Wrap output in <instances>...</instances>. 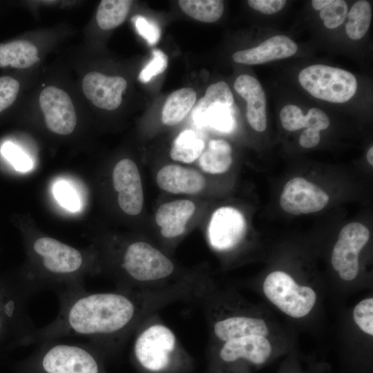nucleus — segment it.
<instances>
[{
  "instance_id": "obj_19",
  "label": "nucleus",
  "mask_w": 373,
  "mask_h": 373,
  "mask_svg": "<svg viewBox=\"0 0 373 373\" xmlns=\"http://www.w3.org/2000/svg\"><path fill=\"white\" fill-rule=\"evenodd\" d=\"M269 332L263 319L248 316L229 317L214 325L215 334L224 341L252 335L266 336Z\"/></svg>"
},
{
  "instance_id": "obj_36",
  "label": "nucleus",
  "mask_w": 373,
  "mask_h": 373,
  "mask_svg": "<svg viewBox=\"0 0 373 373\" xmlns=\"http://www.w3.org/2000/svg\"><path fill=\"white\" fill-rule=\"evenodd\" d=\"M19 90L17 80L8 76L0 77V113L15 102Z\"/></svg>"
},
{
  "instance_id": "obj_7",
  "label": "nucleus",
  "mask_w": 373,
  "mask_h": 373,
  "mask_svg": "<svg viewBox=\"0 0 373 373\" xmlns=\"http://www.w3.org/2000/svg\"><path fill=\"white\" fill-rule=\"evenodd\" d=\"M175 347L173 332L162 325H155L142 332L134 345V354L141 366L150 372L166 370Z\"/></svg>"
},
{
  "instance_id": "obj_21",
  "label": "nucleus",
  "mask_w": 373,
  "mask_h": 373,
  "mask_svg": "<svg viewBox=\"0 0 373 373\" xmlns=\"http://www.w3.org/2000/svg\"><path fill=\"white\" fill-rule=\"evenodd\" d=\"M231 146L224 140H211L199 157L202 170L211 174L228 171L231 163Z\"/></svg>"
},
{
  "instance_id": "obj_28",
  "label": "nucleus",
  "mask_w": 373,
  "mask_h": 373,
  "mask_svg": "<svg viewBox=\"0 0 373 373\" xmlns=\"http://www.w3.org/2000/svg\"><path fill=\"white\" fill-rule=\"evenodd\" d=\"M372 17L371 6L367 1L354 3L349 13L345 26L347 36L354 40L361 39L369 29Z\"/></svg>"
},
{
  "instance_id": "obj_30",
  "label": "nucleus",
  "mask_w": 373,
  "mask_h": 373,
  "mask_svg": "<svg viewBox=\"0 0 373 373\" xmlns=\"http://www.w3.org/2000/svg\"><path fill=\"white\" fill-rule=\"evenodd\" d=\"M347 15V5L345 1H333L320 11V17L326 28L333 29L345 21Z\"/></svg>"
},
{
  "instance_id": "obj_18",
  "label": "nucleus",
  "mask_w": 373,
  "mask_h": 373,
  "mask_svg": "<svg viewBox=\"0 0 373 373\" xmlns=\"http://www.w3.org/2000/svg\"><path fill=\"white\" fill-rule=\"evenodd\" d=\"M195 210V204L189 200H177L161 204L155 217L157 224L161 228V234L167 238L183 234Z\"/></svg>"
},
{
  "instance_id": "obj_3",
  "label": "nucleus",
  "mask_w": 373,
  "mask_h": 373,
  "mask_svg": "<svg viewBox=\"0 0 373 373\" xmlns=\"http://www.w3.org/2000/svg\"><path fill=\"white\" fill-rule=\"evenodd\" d=\"M39 344L32 358L35 373H102L92 345L59 340Z\"/></svg>"
},
{
  "instance_id": "obj_16",
  "label": "nucleus",
  "mask_w": 373,
  "mask_h": 373,
  "mask_svg": "<svg viewBox=\"0 0 373 373\" xmlns=\"http://www.w3.org/2000/svg\"><path fill=\"white\" fill-rule=\"evenodd\" d=\"M297 50V44L287 36L276 35L256 47L234 52L232 58L237 63L260 64L289 57Z\"/></svg>"
},
{
  "instance_id": "obj_25",
  "label": "nucleus",
  "mask_w": 373,
  "mask_h": 373,
  "mask_svg": "<svg viewBox=\"0 0 373 373\" xmlns=\"http://www.w3.org/2000/svg\"><path fill=\"white\" fill-rule=\"evenodd\" d=\"M198 126H209L221 133H229L236 127L231 106L216 104L193 120Z\"/></svg>"
},
{
  "instance_id": "obj_4",
  "label": "nucleus",
  "mask_w": 373,
  "mask_h": 373,
  "mask_svg": "<svg viewBox=\"0 0 373 373\" xmlns=\"http://www.w3.org/2000/svg\"><path fill=\"white\" fill-rule=\"evenodd\" d=\"M302 87L316 98L344 103L356 93L357 81L347 70L323 64L303 68L298 75Z\"/></svg>"
},
{
  "instance_id": "obj_42",
  "label": "nucleus",
  "mask_w": 373,
  "mask_h": 373,
  "mask_svg": "<svg viewBox=\"0 0 373 373\" xmlns=\"http://www.w3.org/2000/svg\"><path fill=\"white\" fill-rule=\"evenodd\" d=\"M3 320H2L1 318V317H0V334L2 332V327H3Z\"/></svg>"
},
{
  "instance_id": "obj_15",
  "label": "nucleus",
  "mask_w": 373,
  "mask_h": 373,
  "mask_svg": "<svg viewBox=\"0 0 373 373\" xmlns=\"http://www.w3.org/2000/svg\"><path fill=\"white\" fill-rule=\"evenodd\" d=\"M158 186L174 194H196L206 184L204 177L197 170L177 164L163 166L156 176Z\"/></svg>"
},
{
  "instance_id": "obj_34",
  "label": "nucleus",
  "mask_w": 373,
  "mask_h": 373,
  "mask_svg": "<svg viewBox=\"0 0 373 373\" xmlns=\"http://www.w3.org/2000/svg\"><path fill=\"white\" fill-rule=\"evenodd\" d=\"M55 198L59 204L71 211L80 207L79 200L73 188L65 181L57 182L53 188Z\"/></svg>"
},
{
  "instance_id": "obj_26",
  "label": "nucleus",
  "mask_w": 373,
  "mask_h": 373,
  "mask_svg": "<svg viewBox=\"0 0 373 373\" xmlns=\"http://www.w3.org/2000/svg\"><path fill=\"white\" fill-rule=\"evenodd\" d=\"M182 10L191 17L205 23L216 21L224 11V3L220 0H180Z\"/></svg>"
},
{
  "instance_id": "obj_22",
  "label": "nucleus",
  "mask_w": 373,
  "mask_h": 373,
  "mask_svg": "<svg viewBox=\"0 0 373 373\" xmlns=\"http://www.w3.org/2000/svg\"><path fill=\"white\" fill-rule=\"evenodd\" d=\"M196 101V93L192 88H183L173 92L166 99L162 113V121L167 126L181 122Z\"/></svg>"
},
{
  "instance_id": "obj_23",
  "label": "nucleus",
  "mask_w": 373,
  "mask_h": 373,
  "mask_svg": "<svg viewBox=\"0 0 373 373\" xmlns=\"http://www.w3.org/2000/svg\"><path fill=\"white\" fill-rule=\"evenodd\" d=\"M204 148V141L195 132L184 130L173 140L170 155L175 161L191 163L199 158Z\"/></svg>"
},
{
  "instance_id": "obj_17",
  "label": "nucleus",
  "mask_w": 373,
  "mask_h": 373,
  "mask_svg": "<svg viewBox=\"0 0 373 373\" xmlns=\"http://www.w3.org/2000/svg\"><path fill=\"white\" fill-rule=\"evenodd\" d=\"M236 91L247 102V119L256 131L267 128L266 99L264 90L255 77L241 75L234 83Z\"/></svg>"
},
{
  "instance_id": "obj_41",
  "label": "nucleus",
  "mask_w": 373,
  "mask_h": 373,
  "mask_svg": "<svg viewBox=\"0 0 373 373\" xmlns=\"http://www.w3.org/2000/svg\"><path fill=\"white\" fill-rule=\"evenodd\" d=\"M373 147L371 146L367 153V160L369 164L371 165H373Z\"/></svg>"
},
{
  "instance_id": "obj_9",
  "label": "nucleus",
  "mask_w": 373,
  "mask_h": 373,
  "mask_svg": "<svg viewBox=\"0 0 373 373\" xmlns=\"http://www.w3.org/2000/svg\"><path fill=\"white\" fill-rule=\"evenodd\" d=\"M274 356L269 341L263 336H247L226 341L219 352L224 365L236 367L243 363L245 367H260Z\"/></svg>"
},
{
  "instance_id": "obj_32",
  "label": "nucleus",
  "mask_w": 373,
  "mask_h": 373,
  "mask_svg": "<svg viewBox=\"0 0 373 373\" xmlns=\"http://www.w3.org/2000/svg\"><path fill=\"white\" fill-rule=\"evenodd\" d=\"M1 153L19 171L24 172L32 167L30 157L20 148L10 142H5L1 147Z\"/></svg>"
},
{
  "instance_id": "obj_24",
  "label": "nucleus",
  "mask_w": 373,
  "mask_h": 373,
  "mask_svg": "<svg viewBox=\"0 0 373 373\" xmlns=\"http://www.w3.org/2000/svg\"><path fill=\"white\" fill-rule=\"evenodd\" d=\"M132 4L129 0H103L99 5L96 19L103 30L113 29L123 23Z\"/></svg>"
},
{
  "instance_id": "obj_39",
  "label": "nucleus",
  "mask_w": 373,
  "mask_h": 373,
  "mask_svg": "<svg viewBox=\"0 0 373 373\" xmlns=\"http://www.w3.org/2000/svg\"><path fill=\"white\" fill-rule=\"evenodd\" d=\"M320 140V131L306 128L300 136L299 144L304 148L309 149L317 146Z\"/></svg>"
},
{
  "instance_id": "obj_5",
  "label": "nucleus",
  "mask_w": 373,
  "mask_h": 373,
  "mask_svg": "<svg viewBox=\"0 0 373 373\" xmlns=\"http://www.w3.org/2000/svg\"><path fill=\"white\" fill-rule=\"evenodd\" d=\"M262 289L272 304L294 318L308 315L316 304V294L312 287L298 285L289 274L282 271L268 274Z\"/></svg>"
},
{
  "instance_id": "obj_38",
  "label": "nucleus",
  "mask_w": 373,
  "mask_h": 373,
  "mask_svg": "<svg viewBox=\"0 0 373 373\" xmlns=\"http://www.w3.org/2000/svg\"><path fill=\"white\" fill-rule=\"evenodd\" d=\"M249 6L263 14L271 15L281 10L286 4L285 0H249Z\"/></svg>"
},
{
  "instance_id": "obj_10",
  "label": "nucleus",
  "mask_w": 373,
  "mask_h": 373,
  "mask_svg": "<svg viewBox=\"0 0 373 373\" xmlns=\"http://www.w3.org/2000/svg\"><path fill=\"white\" fill-rule=\"evenodd\" d=\"M39 105L46 124L51 131L62 135L73 133L77 115L67 93L54 86H47L40 93Z\"/></svg>"
},
{
  "instance_id": "obj_6",
  "label": "nucleus",
  "mask_w": 373,
  "mask_h": 373,
  "mask_svg": "<svg viewBox=\"0 0 373 373\" xmlns=\"http://www.w3.org/2000/svg\"><path fill=\"white\" fill-rule=\"evenodd\" d=\"M122 267L126 274L137 281L160 280L174 270L172 261L150 244L137 241L129 245L122 256Z\"/></svg>"
},
{
  "instance_id": "obj_1",
  "label": "nucleus",
  "mask_w": 373,
  "mask_h": 373,
  "mask_svg": "<svg viewBox=\"0 0 373 373\" xmlns=\"http://www.w3.org/2000/svg\"><path fill=\"white\" fill-rule=\"evenodd\" d=\"M56 294L59 301L57 317L37 328L28 345L79 337L88 339L94 345L126 330L136 314L134 302L124 294L93 293L84 287Z\"/></svg>"
},
{
  "instance_id": "obj_8",
  "label": "nucleus",
  "mask_w": 373,
  "mask_h": 373,
  "mask_svg": "<svg viewBox=\"0 0 373 373\" xmlns=\"http://www.w3.org/2000/svg\"><path fill=\"white\" fill-rule=\"evenodd\" d=\"M370 238L363 224L351 222L341 230L332 252V265L341 279L351 281L359 271L358 255Z\"/></svg>"
},
{
  "instance_id": "obj_2",
  "label": "nucleus",
  "mask_w": 373,
  "mask_h": 373,
  "mask_svg": "<svg viewBox=\"0 0 373 373\" xmlns=\"http://www.w3.org/2000/svg\"><path fill=\"white\" fill-rule=\"evenodd\" d=\"M35 271L26 277L36 292L53 289L55 293L84 287L86 256L76 248L53 238H36L31 246Z\"/></svg>"
},
{
  "instance_id": "obj_14",
  "label": "nucleus",
  "mask_w": 373,
  "mask_h": 373,
  "mask_svg": "<svg viewBox=\"0 0 373 373\" xmlns=\"http://www.w3.org/2000/svg\"><path fill=\"white\" fill-rule=\"evenodd\" d=\"M126 86L124 78L106 76L99 72L88 73L82 80V90L86 98L97 107L108 111L119 106Z\"/></svg>"
},
{
  "instance_id": "obj_37",
  "label": "nucleus",
  "mask_w": 373,
  "mask_h": 373,
  "mask_svg": "<svg viewBox=\"0 0 373 373\" xmlns=\"http://www.w3.org/2000/svg\"><path fill=\"white\" fill-rule=\"evenodd\" d=\"M305 128L318 131L325 130L329 126L330 122L327 114L318 108H310L305 115Z\"/></svg>"
},
{
  "instance_id": "obj_43",
  "label": "nucleus",
  "mask_w": 373,
  "mask_h": 373,
  "mask_svg": "<svg viewBox=\"0 0 373 373\" xmlns=\"http://www.w3.org/2000/svg\"><path fill=\"white\" fill-rule=\"evenodd\" d=\"M285 373H289V372H285ZM294 373V372H293Z\"/></svg>"
},
{
  "instance_id": "obj_11",
  "label": "nucleus",
  "mask_w": 373,
  "mask_h": 373,
  "mask_svg": "<svg viewBox=\"0 0 373 373\" xmlns=\"http://www.w3.org/2000/svg\"><path fill=\"white\" fill-rule=\"evenodd\" d=\"M329 201V195L320 187L303 178L287 182L280 198V205L286 212L300 215L317 212Z\"/></svg>"
},
{
  "instance_id": "obj_29",
  "label": "nucleus",
  "mask_w": 373,
  "mask_h": 373,
  "mask_svg": "<svg viewBox=\"0 0 373 373\" xmlns=\"http://www.w3.org/2000/svg\"><path fill=\"white\" fill-rule=\"evenodd\" d=\"M353 318L359 329L366 334L373 336V298H367L354 307Z\"/></svg>"
},
{
  "instance_id": "obj_12",
  "label": "nucleus",
  "mask_w": 373,
  "mask_h": 373,
  "mask_svg": "<svg viewBox=\"0 0 373 373\" xmlns=\"http://www.w3.org/2000/svg\"><path fill=\"white\" fill-rule=\"evenodd\" d=\"M113 182L118 193V204L126 214L136 216L143 207L144 195L142 184L138 168L128 159L120 160L113 172Z\"/></svg>"
},
{
  "instance_id": "obj_31",
  "label": "nucleus",
  "mask_w": 373,
  "mask_h": 373,
  "mask_svg": "<svg viewBox=\"0 0 373 373\" xmlns=\"http://www.w3.org/2000/svg\"><path fill=\"white\" fill-rule=\"evenodd\" d=\"M153 58L142 70L139 80L142 83L149 82L152 77L162 73L168 66V57L161 50L155 48L152 51Z\"/></svg>"
},
{
  "instance_id": "obj_33",
  "label": "nucleus",
  "mask_w": 373,
  "mask_h": 373,
  "mask_svg": "<svg viewBox=\"0 0 373 373\" xmlns=\"http://www.w3.org/2000/svg\"><path fill=\"white\" fill-rule=\"evenodd\" d=\"M280 119L283 128L289 131L305 128V115L302 110L294 104L285 106L280 111Z\"/></svg>"
},
{
  "instance_id": "obj_13",
  "label": "nucleus",
  "mask_w": 373,
  "mask_h": 373,
  "mask_svg": "<svg viewBox=\"0 0 373 373\" xmlns=\"http://www.w3.org/2000/svg\"><path fill=\"white\" fill-rule=\"evenodd\" d=\"M247 225L245 217L236 209L222 207L212 214L208 226L211 245L218 250H227L243 238Z\"/></svg>"
},
{
  "instance_id": "obj_35",
  "label": "nucleus",
  "mask_w": 373,
  "mask_h": 373,
  "mask_svg": "<svg viewBox=\"0 0 373 373\" xmlns=\"http://www.w3.org/2000/svg\"><path fill=\"white\" fill-rule=\"evenodd\" d=\"M132 21L138 34L143 37L147 43L155 45L160 37V30L157 24L142 15H135Z\"/></svg>"
},
{
  "instance_id": "obj_27",
  "label": "nucleus",
  "mask_w": 373,
  "mask_h": 373,
  "mask_svg": "<svg viewBox=\"0 0 373 373\" xmlns=\"http://www.w3.org/2000/svg\"><path fill=\"white\" fill-rule=\"evenodd\" d=\"M216 104L232 106L233 97L228 84L220 81L208 86L204 96L199 99L192 111L191 117L195 120L207 109Z\"/></svg>"
},
{
  "instance_id": "obj_40",
  "label": "nucleus",
  "mask_w": 373,
  "mask_h": 373,
  "mask_svg": "<svg viewBox=\"0 0 373 373\" xmlns=\"http://www.w3.org/2000/svg\"><path fill=\"white\" fill-rule=\"evenodd\" d=\"M332 0H313L312 1V5L314 9L316 10H321L327 5H329Z\"/></svg>"
},
{
  "instance_id": "obj_20",
  "label": "nucleus",
  "mask_w": 373,
  "mask_h": 373,
  "mask_svg": "<svg viewBox=\"0 0 373 373\" xmlns=\"http://www.w3.org/2000/svg\"><path fill=\"white\" fill-rule=\"evenodd\" d=\"M39 61L37 47L28 41L19 40L0 44V67L10 66L26 68Z\"/></svg>"
}]
</instances>
